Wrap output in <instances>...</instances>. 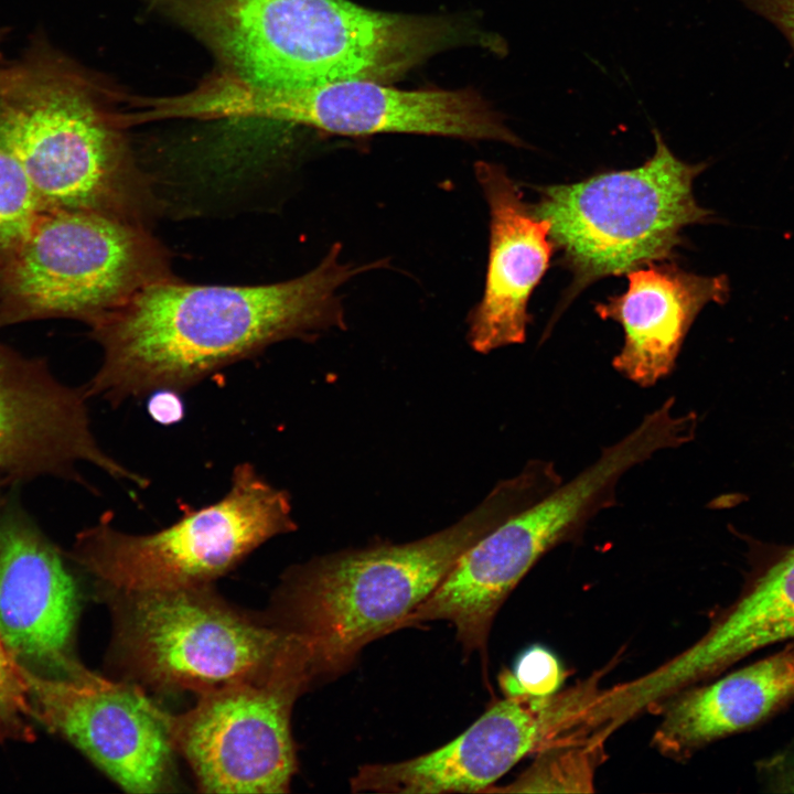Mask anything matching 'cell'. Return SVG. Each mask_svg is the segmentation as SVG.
Instances as JSON below:
<instances>
[{"label": "cell", "instance_id": "2e32d148", "mask_svg": "<svg viewBox=\"0 0 794 794\" xmlns=\"http://www.w3.org/2000/svg\"><path fill=\"white\" fill-rule=\"evenodd\" d=\"M474 171L490 210V250L483 296L468 319V340L486 354L525 341L528 301L556 246L549 223L533 213L502 165L478 161Z\"/></svg>", "mask_w": 794, "mask_h": 794}, {"label": "cell", "instance_id": "7402d4cb", "mask_svg": "<svg viewBox=\"0 0 794 794\" xmlns=\"http://www.w3.org/2000/svg\"><path fill=\"white\" fill-rule=\"evenodd\" d=\"M33 710L21 668L0 637V743L35 739Z\"/></svg>", "mask_w": 794, "mask_h": 794}, {"label": "cell", "instance_id": "484cf974", "mask_svg": "<svg viewBox=\"0 0 794 794\" xmlns=\"http://www.w3.org/2000/svg\"><path fill=\"white\" fill-rule=\"evenodd\" d=\"M8 32H9L8 28L0 26V44L3 42Z\"/></svg>", "mask_w": 794, "mask_h": 794}, {"label": "cell", "instance_id": "30bf717a", "mask_svg": "<svg viewBox=\"0 0 794 794\" xmlns=\"http://www.w3.org/2000/svg\"><path fill=\"white\" fill-rule=\"evenodd\" d=\"M114 591L117 647L137 676L160 688L202 695L257 676L289 639L230 608L210 584Z\"/></svg>", "mask_w": 794, "mask_h": 794}, {"label": "cell", "instance_id": "4316f807", "mask_svg": "<svg viewBox=\"0 0 794 794\" xmlns=\"http://www.w3.org/2000/svg\"><path fill=\"white\" fill-rule=\"evenodd\" d=\"M790 786H791V791L794 792V776L792 777V780L790 782Z\"/></svg>", "mask_w": 794, "mask_h": 794}, {"label": "cell", "instance_id": "d6986e66", "mask_svg": "<svg viewBox=\"0 0 794 794\" xmlns=\"http://www.w3.org/2000/svg\"><path fill=\"white\" fill-rule=\"evenodd\" d=\"M794 640V548L745 591L696 643L651 670L653 688L675 695L763 647Z\"/></svg>", "mask_w": 794, "mask_h": 794}, {"label": "cell", "instance_id": "ba28073f", "mask_svg": "<svg viewBox=\"0 0 794 794\" xmlns=\"http://www.w3.org/2000/svg\"><path fill=\"white\" fill-rule=\"evenodd\" d=\"M296 527L289 495L245 462L213 504L148 535L115 529L105 515L77 534L69 557L114 590L206 586L268 539Z\"/></svg>", "mask_w": 794, "mask_h": 794}, {"label": "cell", "instance_id": "ffe728a7", "mask_svg": "<svg viewBox=\"0 0 794 794\" xmlns=\"http://www.w3.org/2000/svg\"><path fill=\"white\" fill-rule=\"evenodd\" d=\"M602 740L556 741L540 750L534 763L513 783L485 792H591Z\"/></svg>", "mask_w": 794, "mask_h": 794}, {"label": "cell", "instance_id": "8992f818", "mask_svg": "<svg viewBox=\"0 0 794 794\" xmlns=\"http://www.w3.org/2000/svg\"><path fill=\"white\" fill-rule=\"evenodd\" d=\"M653 135L654 154L639 168L536 187L532 211L549 223L573 275L567 300L598 279L668 259L686 226L709 219L693 193L707 164L679 160L657 129Z\"/></svg>", "mask_w": 794, "mask_h": 794}, {"label": "cell", "instance_id": "7c38bea8", "mask_svg": "<svg viewBox=\"0 0 794 794\" xmlns=\"http://www.w3.org/2000/svg\"><path fill=\"white\" fill-rule=\"evenodd\" d=\"M34 719L60 734L122 788L158 793L172 772L168 713L143 691L86 669L47 679L21 669Z\"/></svg>", "mask_w": 794, "mask_h": 794}, {"label": "cell", "instance_id": "6da1fadb", "mask_svg": "<svg viewBox=\"0 0 794 794\" xmlns=\"http://www.w3.org/2000/svg\"><path fill=\"white\" fill-rule=\"evenodd\" d=\"M334 244L310 271L257 286L151 282L89 326L101 364L84 387L112 405L158 389L183 391L212 373L292 337L343 328L340 289L379 268L341 259Z\"/></svg>", "mask_w": 794, "mask_h": 794}, {"label": "cell", "instance_id": "4fadbf2b", "mask_svg": "<svg viewBox=\"0 0 794 794\" xmlns=\"http://www.w3.org/2000/svg\"><path fill=\"white\" fill-rule=\"evenodd\" d=\"M87 398L84 387L62 383L43 360L0 343V497L44 476L82 482L79 464L147 484L99 446Z\"/></svg>", "mask_w": 794, "mask_h": 794}, {"label": "cell", "instance_id": "8fae6325", "mask_svg": "<svg viewBox=\"0 0 794 794\" xmlns=\"http://www.w3.org/2000/svg\"><path fill=\"white\" fill-rule=\"evenodd\" d=\"M312 678L307 647L289 633L266 672L200 695L182 715L168 713L173 749L189 762L201 791H289L297 766L291 710Z\"/></svg>", "mask_w": 794, "mask_h": 794}, {"label": "cell", "instance_id": "9c48e42d", "mask_svg": "<svg viewBox=\"0 0 794 794\" xmlns=\"http://www.w3.org/2000/svg\"><path fill=\"white\" fill-rule=\"evenodd\" d=\"M186 104L194 119L248 118L343 136L415 133L527 147L471 89L404 90L369 79L275 89L218 71L190 92Z\"/></svg>", "mask_w": 794, "mask_h": 794}, {"label": "cell", "instance_id": "603a6c76", "mask_svg": "<svg viewBox=\"0 0 794 794\" xmlns=\"http://www.w3.org/2000/svg\"><path fill=\"white\" fill-rule=\"evenodd\" d=\"M565 679L557 657L543 646L535 645L524 652L513 673L502 676L506 696L545 697L556 693Z\"/></svg>", "mask_w": 794, "mask_h": 794}, {"label": "cell", "instance_id": "7a4b0ae2", "mask_svg": "<svg viewBox=\"0 0 794 794\" xmlns=\"http://www.w3.org/2000/svg\"><path fill=\"white\" fill-rule=\"evenodd\" d=\"M115 97L43 33L17 60L0 62V148L21 164L45 211L147 224L152 193Z\"/></svg>", "mask_w": 794, "mask_h": 794}, {"label": "cell", "instance_id": "9a60e30c", "mask_svg": "<svg viewBox=\"0 0 794 794\" xmlns=\"http://www.w3.org/2000/svg\"><path fill=\"white\" fill-rule=\"evenodd\" d=\"M75 580L61 551L22 506L0 497V637L19 667L47 679L86 669L74 653Z\"/></svg>", "mask_w": 794, "mask_h": 794}, {"label": "cell", "instance_id": "44dd1931", "mask_svg": "<svg viewBox=\"0 0 794 794\" xmlns=\"http://www.w3.org/2000/svg\"><path fill=\"white\" fill-rule=\"evenodd\" d=\"M44 211L21 164L0 148V257L25 236Z\"/></svg>", "mask_w": 794, "mask_h": 794}, {"label": "cell", "instance_id": "e0dca14e", "mask_svg": "<svg viewBox=\"0 0 794 794\" xmlns=\"http://www.w3.org/2000/svg\"><path fill=\"white\" fill-rule=\"evenodd\" d=\"M624 293L596 305L618 322L624 343L612 365L626 379L650 387L674 368L683 342L700 310L729 296L726 276H700L673 264H647L627 272Z\"/></svg>", "mask_w": 794, "mask_h": 794}, {"label": "cell", "instance_id": "277c9868", "mask_svg": "<svg viewBox=\"0 0 794 794\" xmlns=\"http://www.w3.org/2000/svg\"><path fill=\"white\" fill-rule=\"evenodd\" d=\"M150 2L202 42L221 72L258 87L378 81L397 51L394 17L348 0Z\"/></svg>", "mask_w": 794, "mask_h": 794}, {"label": "cell", "instance_id": "d4e9b609", "mask_svg": "<svg viewBox=\"0 0 794 794\" xmlns=\"http://www.w3.org/2000/svg\"><path fill=\"white\" fill-rule=\"evenodd\" d=\"M174 389H158L149 394L148 412L161 425L179 422L184 416V404Z\"/></svg>", "mask_w": 794, "mask_h": 794}, {"label": "cell", "instance_id": "5b68a950", "mask_svg": "<svg viewBox=\"0 0 794 794\" xmlns=\"http://www.w3.org/2000/svg\"><path fill=\"white\" fill-rule=\"evenodd\" d=\"M680 443L676 421L654 409L565 484L512 515L464 551L432 594L400 624L451 622L466 655L485 651L494 618L508 594L551 548L575 538L615 504L618 483L634 466Z\"/></svg>", "mask_w": 794, "mask_h": 794}, {"label": "cell", "instance_id": "5bb4252c", "mask_svg": "<svg viewBox=\"0 0 794 794\" xmlns=\"http://www.w3.org/2000/svg\"><path fill=\"white\" fill-rule=\"evenodd\" d=\"M581 710L576 688L557 696H506L446 745L401 762L363 765L350 785L355 793H482L524 757L576 728Z\"/></svg>", "mask_w": 794, "mask_h": 794}, {"label": "cell", "instance_id": "52a82bcc", "mask_svg": "<svg viewBox=\"0 0 794 794\" xmlns=\"http://www.w3.org/2000/svg\"><path fill=\"white\" fill-rule=\"evenodd\" d=\"M172 277L168 249L146 225L44 211L0 257V329L49 318L90 325L142 287Z\"/></svg>", "mask_w": 794, "mask_h": 794}, {"label": "cell", "instance_id": "3957f363", "mask_svg": "<svg viewBox=\"0 0 794 794\" xmlns=\"http://www.w3.org/2000/svg\"><path fill=\"white\" fill-rule=\"evenodd\" d=\"M533 501L529 482L518 474L430 536L345 550L294 567L281 590L279 626L304 644L313 677L336 675L369 642L399 630L464 551Z\"/></svg>", "mask_w": 794, "mask_h": 794}, {"label": "cell", "instance_id": "ac0fdd59", "mask_svg": "<svg viewBox=\"0 0 794 794\" xmlns=\"http://www.w3.org/2000/svg\"><path fill=\"white\" fill-rule=\"evenodd\" d=\"M668 700L653 745L674 759L762 721L794 697V645Z\"/></svg>", "mask_w": 794, "mask_h": 794}, {"label": "cell", "instance_id": "cb8c5ba5", "mask_svg": "<svg viewBox=\"0 0 794 794\" xmlns=\"http://www.w3.org/2000/svg\"><path fill=\"white\" fill-rule=\"evenodd\" d=\"M749 10L772 23L794 53V0H740Z\"/></svg>", "mask_w": 794, "mask_h": 794}]
</instances>
